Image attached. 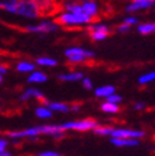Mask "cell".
<instances>
[{
	"label": "cell",
	"mask_w": 155,
	"mask_h": 156,
	"mask_svg": "<svg viewBox=\"0 0 155 156\" xmlns=\"http://www.w3.org/2000/svg\"><path fill=\"white\" fill-rule=\"evenodd\" d=\"M66 132L61 128L60 124H38L19 131H9L5 132V136L10 140H29L36 141L41 136H51L55 140L64 138Z\"/></svg>",
	"instance_id": "6da1fadb"
},
{
	"label": "cell",
	"mask_w": 155,
	"mask_h": 156,
	"mask_svg": "<svg viewBox=\"0 0 155 156\" xmlns=\"http://www.w3.org/2000/svg\"><path fill=\"white\" fill-rule=\"evenodd\" d=\"M55 22L60 27H67V28H75V27H85L93 22V18L87 15L85 13H69L63 12L60 13Z\"/></svg>",
	"instance_id": "7a4b0ae2"
},
{
	"label": "cell",
	"mask_w": 155,
	"mask_h": 156,
	"mask_svg": "<svg viewBox=\"0 0 155 156\" xmlns=\"http://www.w3.org/2000/svg\"><path fill=\"white\" fill-rule=\"evenodd\" d=\"M13 15L32 20L41 17V9L34 0H18L13 8Z\"/></svg>",
	"instance_id": "3957f363"
},
{
	"label": "cell",
	"mask_w": 155,
	"mask_h": 156,
	"mask_svg": "<svg viewBox=\"0 0 155 156\" xmlns=\"http://www.w3.org/2000/svg\"><path fill=\"white\" fill-rule=\"evenodd\" d=\"M64 55L66 60L70 64H84L87 61H90L96 57V52L80 47V46H73V47H67L64 51Z\"/></svg>",
	"instance_id": "277c9868"
},
{
	"label": "cell",
	"mask_w": 155,
	"mask_h": 156,
	"mask_svg": "<svg viewBox=\"0 0 155 156\" xmlns=\"http://www.w3.org/2000/svg\"><path fill=\"white\" fill-rule=\"evenodd\" d=\"M61 128L65 132L67 131H75V132H88L93 131L97 126H99L98 122L93 118H83L76 121H67L64 123H60Z\"/></svg>",
	"instance_id": "5b68a950"
},
{
	"label": "cell",
	"mask_w": 155,
	"mask_h": 156,
	"mask_svg": "<svg viewBox=\"0 0 155 156\" xmlns=\"http://www.w3.org/2000/svg\"><path fill=\"white\" fill-rule=\"evenodd\" d=\"M59 29H60V26L52 19H42L38 23H34V24H27L24 27L26 32L33 33V34H50V33L57 32Z\"/></svg>",
	"instance_id": "8992f818"
},
{
	"label": "cell",
	"mask_w": 155,
	"mask_h": 156,
	"mask_svg": "<svg viewBox=\"0 0 155 156\" xmlns=\"http://www.w3.org/2000/svg\"><path fill=\"white\" fill-rule=\"evenodd\" d=\"M146 136L145 131L137 128H126V127H111L108 129V137L114 138H136L141 140Z\"/></svg>",
	"instance_id": "52a82bcc"
},
{
	"label": "cell",
	"mask_w": 155,
	"mask_h": 156,
	"mask_svg": "<svg viewBox=\"0 0 155 156\" xmlns=\"http://www.w3.org/2000/svg\"><path fill=\"white\" fill-rule=\"evenodd\" d=\"M155 6V0H134L126 5L125 10L127 13H135L141 10H148Z\"/></svg>",
	"instance_id": "ba28073f"
},
{
	"label": "cell",
	"mask_w": 155,
	"mask_h": 156,
	"mask_svg": "<svg viewBox=\"0 0 155 156\" xmlns=\"http://www.w3.org/2000/svg\"><path fill=\"white\" fill-rule=\"evenodd\" d=\"M19 99L22 100V102H28V100L31 99H37V100H45V94L40 90L37 89L34 87H29L27 89H24L22 91V94L19 95Z\"/></svg>",
	"instance_id": "9c48e42d"
},
{
	"label": "cell",
	"mask_w": 155,
	"mask_h": 156,
	"mask_svg": "<svg viewBox=\"0 0 155 156\" xmlns=\"http://www.w3.org/2000/svg\"><path fill=\"white\" fill-rule=\"evenodd\" d=\"M81 9H83V13L94 18L99 13V5L96 0H84L81 3Z\"/></svg>",
	"instance_id": "30bf717a"
},
{
	"label": "cell",
	"mask_w": 155,
	"mask_h": 156,
	"mask_svg": "<svg viewBox=\"0 0 155 156\" xmlns=\"http://www.w3.org/2000/svg\"><path fill=\"white\" fill-rule=\"evenodd\" d=\"M85 75L81 71H69L57 75V79L64 83H79Z\"/></svg>",
	"instance_id": "8fae6325"
},
{
	"label": "cell",
	"mask_w": 155,
	"mask_h": 156,
	"mask_svg": "<svg viewBox=\"0 0 155 156\" xmlns=\"http://www.w3.org/2000/svg\"><path fill=\"white\" fill-rule=\"evenodd\" d=\"M49 80V75L41 71V70H34L27 76V83L28 84H45Z\"/></svg>",
	"instance_id": "7c38bea8"
},
{
	"label": "cell",
	"mask_w": 155,
	"mask_h": 156,
	"mask_svg": "<svg viewBox=\"0 0 155 156\" xmlns=\"http://www.w3.org/2000/svg\"><path fill=\"white\" fill-rule=\"evenodd\" d=\"M110 142L116 147H136L140 145V140L136 138H114L110 137Z\"/></svg>",
	"instance_id": "4fadbf2b"
},
{
	"label": "cell",
	"mask_w": 155,
	"mask_h": 156,
	"mask_svg": "<svg viewBox=\"0 0 155 156\" xmlns=\"http://www.w3.org/2000/svg\"><path fill=\"white\" fill-rule=\"evenodd\" d=\"M43 104L47 105L53 113H69L70 112V104L64 102H50V100H43Z\"/></svg>",
	"instance_id": "5bb4252c"
},
{
	"label": "cell",
	"mask_w": 155,
	"mask_h": 156,
	"mask_svg": "<svg viewBox=\"0 0 155 156\" xmlns=\"http://www.w3.org/2000/svg\"><path fill=\"white\" fill-rule=\"evenodd\" d=\"M94 90V95L99 99H106L108 98L111 94L116 93V87L114 85H111V84H107V85H100V87L93 89Z\"/></svg>",
	"instance_id": "9a60e30c"
},
{
	"label": "cell",
	"mask_w": 155,
	"mask_h": 156,
	"mask_svg": "<svg viewBox=\"0 0 155 156\" xmlns=\"http://www.w3.org/2000/svg\"><path fill=\"white\" fill-rule=\"evenodd\" d=\"M36 67H37V65L34 62L28 61V60H22L15 64V70L20 74H31L32 71H34Z\"/></svg>",
	"instance_id": "2e32d148"
},
{
	"label": "cell",
	"mask_w": 155,
	"mask_h": 156,
	"mask_svg": "<svg viewBox=\"0 0 155 156\" xmlns=\"http://www.w3.org/2000/svg\"><path fill=\"white\" fill-rule=\"evenodd\" d=\"M34 114H36L37 118H40V119H51L53 117V112L45 104H41V105L36 107Z\"/></svg>",
	"instance_id": "e0dca14e"
},
{
	"label": "cell",
	"mask_w": 155,
	"mask_h": 156,
	"mask_svg": "<svg viewBox=\"0 0 155 156\" xmlns=\"http://www.w3.org/2000/svg\"><path fill=\"white\" fill-rule=\"evenodd\" d=\"M34 64L41 67H56L59 61L50 56H40L34 60Z\"/></svg>",
	"instance_id": "ac0fdd59"
},
{
	"label": "cell",
	"mask_w": 155,
	"mask_h": 156,
	"mask_svg": "<svg viewBox=\"0 0 155 156\" xmlns=\"http://www.w3.org/2000/svg\"><path fill=\"white\" fill-rule=\"evenodd\" d=\"M100 111L106 114H117L121 111V107H120V104L110 103V102H107V100H104V102L100 104Z\"/></svg>",
	"instance_id": "d6986e66"
},
{
	"label": "cell",
	"mask_w": 155,
	"mask_h": 156,
	"mask_svg": "<svg viewBox=\"0 0 155 156\" xmlns=\"http://www.w3.org/2000/svg\"><path fill=\"white\" fill-rule=\"evenodd\" d=\"M137 33H140L142 36H148L154 33V23H139L136 26Z\"/></svg>",
	"instance_id": "ffe728a7"
},
{
	"label": "cell",
	"mask_w": 155,
	"mask_h": 156,
	"mask_svg": "<svg viewBox=\"0 0 155 156\" xmlns=\"http://www.w3.org/2000/svg\"><path fill=\"white\" fill-rule=\"evenodd\" d=\"M154 81H155V70L140 75L139 76V79H137V83L140 85H148V84H151Z\"/></svg>",
	"instance_id": "44dd1931"
},
{
	"label": "cell",
	"mask_w": 155,
	"mask_h": 156,
	"mask_svg": "<svg viewBox=\"0 0 155 156\" xmlns=\"http://www.w3.org/2000/svg\"><path fill=\"white\" fill-rule=\"evenodd\" d=\"M64 12L69 13H83L81 4L78 2H66L64 4Z\"/></svg>",
	"instance_id": "7402d4cb"
},
{
	"label": "cell",
	"mask_w": 155,
	"mask_h": 156,
	"mask_svg": "<svg viewBox=\"0 0 155 156\" xmlns=\"http://www.w3.org/2000/svg\"><path fill=\"white\" fill-rule=\"evenodd\" d=\"M87 27H88L89 32H94V30H97V32L110 33V27H108L107 24H104V23H94V22H92L90 24H88Z\"/></svg>",
	"instance_id": "603a6c76"
},
{
	"label": "cell",
	"mask_w": 155,
	"mask_h": 156,
	"mask_svg": "<svg viewBox=\"0 0 155 156\" xmlns=\"http://www.w3.org/2000/svg\"><path fill=\"white\" fill-rule=\"evenodd\" d=\"M34 2L37 3L38 6H40L41 13L42 12H49L53 5V0H34Z\"/></svg>",
	"instance_id": "cb8c5ba5"
},
{
	"label": "cell",
	"mask_w": 155,
	"mask_h": 156,
	"mask_svg": "<svg viewBox=\"0 0 155 156\" xmlns=\"http://www.w3.org/2000/svg\"><path fill=\"white\" fill-rule=\"evenodd\" d=\"M89 33H90V38L93 41H96V42L104 41L106 38L108 37V34H110V33H106V32H97V30H94V32H89Z\"/></svg>",
	"instance_id": "d4e9b609"
},
{
	"label": "cell",
	"mask_w": 155,
	"mask_h": 156,
	"mask_svg": "<svg viewBox=\"0 0 155 156\" xmlns=\"http://www.w3.org/2000/svg\"><path fill=\"white\" fill-rule=\"evenodd\" d=\"M80 83H81L83 88L85 90H93V89H94V83H93V80L90 79V77H88V76H84Z\"/></svg>",
	"instance_id": "484cf974"
},
{
	"label": "cell",
	"mask_w": 155,
	"mask_h": 156,
	"mask_svg": "<svg viewBox=\"0 0 155 156\" xmlns=\"http://www.w3.org/2000/svg\"><path fill=\"white\" fill-rule=\"evenodd\" d=\"M104 100H107V102H110V103H114V104H121L123 98H122V95L117 94V93H113V94H111L108 98H106Z\"/></svg>",
	"instance_id": "4316f807"
},
{
	"label": "cell",
	"mask_w": 155,
	"mask_h": 156,
	"mask_svg": "<svg viewBox=\"0 0 155 156\" xmlns=\"http://www.w3.org/2000/svg\"><path fill=\"white\" fill-rule=\"evenodd\" d=\"M122 23H125V24H127L130 27H132V26H137L139 24V19L136 17H134V15H127V17L123 18Z\"/></svg>",
	"instance_id": "83f0119b"
},
{
	"label": "cell",
	"mask_w": 155,
	"mask_h": 156,
	"mask_svg": "<svg viewBox=\"0 0 155 156\" xmlns=\"http://www.w3.org/2000/svg\"><path fill=\"white\" fill-rule=\"evenodd\" d=\"M36 156H65L61 152H57V151H52V150H47V151H41L38 152Z\"/></svg>",
	"instance_id": "f1b7e54d"
},
{
	"label": "cell",
	"mask_w": 155,
	"mask_h": 156,
	"mask_svg": "<svg viewBox=\"0 0 155 156\" xmlns=\"http://www.w3.org/2000/svg\"><path fill=\"white\" fill-rule=\"evenodd\" d=\"M8 71H9V67H8L5 64H0V85L3 84L4 76L8 74Z\"/></svg>",
	"instance_id": "f546056e"
},
{
	"label": "cell",
	"mask_w": 155,
	"mask_h": 156,
	"mask_svg": "<svg viewBox=\"0 0 155 156\" xmlns=\"http://www.w3.org/2000/svg\"><path fill=\"white\" fill-rule=\"evenodd\" d=\"M18 0H0V6H2V10L5 9V8H9L17 4Z\"/></svg>",
	"instance_id": "4dcf8cb0"
},
{
	"label": "cell",
	"mask_w": 155,
	"mask_h": 156,
	"mask_svg": "<svg viewBox=\"0 0 155 156\" xmlns=\"http://www.w3.org/2000/svg\"><path fill=\"white\" fill-rule=\"evenodd\" d=\"M9 140L5 138V137H0V152H4L6 151L8 146H9Z\"/></svg>",
	"instance_id": "1f68e13d"
},
{
	"label": "cell",
	"mask_w": 155,
	"mask_h": 156,
	"mask_svg": "<svg viewBox=\"0 0 155 156\" xmlns=\"http://www.w3.org/2000/svg\"><path fill=\"white\" fill-rule=\"evenodd\" d=\"M130 30H131V27L125 24V23H121V24L117 26V32L118 33H127V32H130Z\"/></svg>",
	"instance_id": "d6a6232c"
},
{
	"label": "cell",
	"mask_w": 155,
	"mask_h": 156,
	"mask_svg": "<svg viewBox=\"0 0 155 156\" xmlns=\"http://www.w3.org/2000/svg\"><path fill=\"white\" fill-rule=\"evenodd\" d=\"M134 109H135V111L141 112V111H144V109H146V104L144 102H136L134 104Z\"/></svg>",
	"instance_id": "836d02e7"
},
{
	"label": "cell",
	"mask_w": 155,
	"mask_h": 156,
	"mask_svg": "<svg viewBox=\"0 0 155 156\" xmlns=\"http://www.w3.org/2000/svg\"><path fill=\"white\" fill-rule=\"evenodd\" d=\"M80 109H81L80 104H73V105H70V112H79Z\"/></svg>",
	"instance_id": "e575fe53"
},
{
	"label": "cell",
	"mask_w": 155,
	"mask_h": 156,
	"mask_svg": "<svg viewBox=\"0 0 155 156\" xmlns=\"http://www.w3.org/2000/svg\"><path fill=\"white\" fill-rule=\"evenodd\" d=\"M0 156H12V152L10 151H4V152H0Z\"/></svg>",
	"instance_id": "d590c367"
},
{
	"label": "cell",
	"mask_w": 155,
	"mask_h": 156,
	"mask_svg": "<svg viewBox=\"0 0 155 156\" xmlns=\"http://www.w3.org/2000/svg\"><path fill=\"white\" fill-rule=\"evenodd\" d=\"M0 109H2V99H0Z\"/></svg>",
	"instance_id": "8d00e7d4"
},
{
	"label": "cell",
	"mask_w": 155,
	"mask_h": 156,
	"mask_svg": "<svg viewBox=\"0 0 155 156\" xmlns=\"http://www.w3.org/2000/svg\"><path fill=\"white\" fill-rule=\"evenodd\" d=\"M154 32H155V23H154Z\"/></svg>",
	"instance_id": "74e56055"
},
{
	"label": "cell",
	"mask_w": 155,
	"mask_h": 156,
	"mask_svg": "<svg viewBox=\"0 0 155 156\" xmlns=\"http://www.w3.org/2000/svg\"><path fill=\"white\" fill-rule=\"evenodd\" d=\"M154 152H155V146H154Z\"/></svg>",
	"instance_id": "f35d334b"
},
{
	"label": "cell",
	"mask_w": 155,
	"mask_h": 156,
	"mask_svg": "<svg viewBox=\"0 0 155 156\" xmlns=\"http://www.w3.org/2000/svg\"><path fill=\"white\" fill-rule=\"evenodd\" d=\"M0 10H2V6H0Z\"/></svg>",
	"instance_id": "ab89813d"
}]
</instances>
